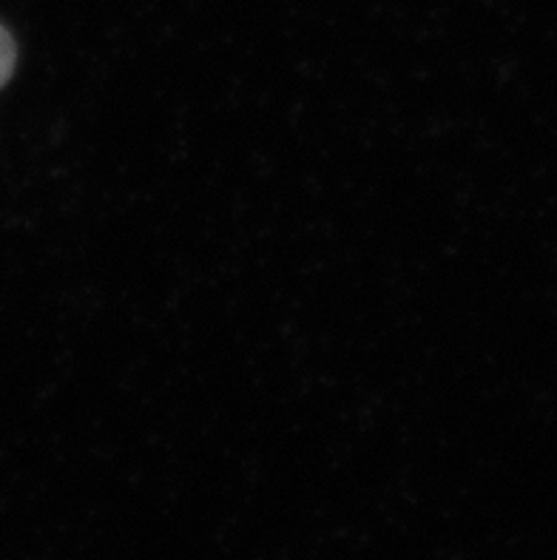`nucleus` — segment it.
<instances>
[{
	"mask_svg": "<svg viewBox=\"0 0 557 560\" xmlns=\"http://www.w3.org/2000/svg\"><path fill=\"white\" fill-rule=\"evenodd\" d=\"M14 63H18V46H14V37L9 35V28L0 23V89L12 78Z\"/></svg>",
	"mask_w": 557,
	"mask_h": 560,
	"instance_id": "nucleus-1",
	"label": "nucleus"
}]
</instances>
